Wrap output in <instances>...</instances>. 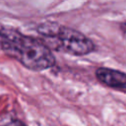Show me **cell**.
Instances as JSON below:
<instances>
[{"instance_id":"277c9868","label":"cell","mask_w":126,"mask_h":126,"mask_svg":"<svg viewBox=\"0 0 126 126\" xmlns=\"http://www.w3.org/2000/svg\"><path fill=\"white\" fill-rule=\"evenodd\" d=\"M1 126H26V124L19 119H12L9 122H7L6 124L1 125Z\"/></svg>"},{"instance_id":"6da1fadb","label":"cell","mask_w":126,"mask_h":126,"mask_svg":"<svg viewBox=\"0 0 126 126\" xmlns=\"http://www.w3.org/2000/svg\"><path fill=\"white\" fill-rule=\"evenodd\" d=\"M0 47L5 54L32 71L46 70L55 65L51 49L41 39L23 34L12 27L1 25Z\"/></svg>"},{"instance_id":"5b68a950","label":"cell","mask_w":126,"mask_h":126,"mask_svg":"<svg viewBox=\"0 0 126 126\" xmlns=\"http://www.w3.org/2000/svg\"><path fill=\"white\" fill-rule=\"evenodd\" d=\"M120 27H121V30L126 33V21H125V22H123V23H121Z\"/></svg>"},{"instance_id":"7a4b0ae2","label":"cell","mask_w":126,"mask_h":126,"mask_svg":"<svg viewBox=\"0 0 126 126\" xmlns=\"http://www.w3.org/2000/svg\"><path fill=\"white\" fill-rule=\"evenodd\" d=\"M42 41L51 49L74 56H84L95 50L94 42L83 32L55 22H45L37 26Z\"/></svg>"},{"instance_id":"3957f363","label":"cell","mask_w":126,"mask_h":126,"mask_svg":"<svg viewBox=\"0 0 126 126\" xmlns=\"http://www.w3.org/2000/svg\"><path fill=\"white\" fill-rule=\"evenodd\" d=\"M96 80L103 86L126 94V73L109 67H99L94 72Z\"/></svg>"}]
</instances>
